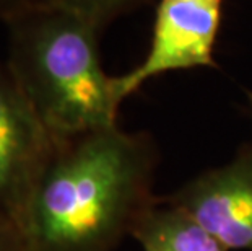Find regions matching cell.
Listing matches in <instances>:
<instances>
[{
  "label": "cell",
  "mask_w": 252,
  "mask_h": 251,
  "mask_svg": "<svg viewBox=\"0 0 252 251\" xmlns=\"http://www.w3.org/2000/svg\"><path fill=\"white\" fill-rule=\"evenodd\" d=\"M157 0H31L30 5L59 7L80 15L104 31L117 18L137 12Z\"/></svg>",
  "instance_id": "52a82bcc"
},
{
  "label": "cell",
  "mask_w": 252,
  "mask_h": 251,
  "mask_svg": "<svg viewBox=\"0 0 252 251\" xmlns=\"http://www.w3.org/2000/svg\"><path fill=\"white\" fill-rule=\"evenodd\" d=\"M223 5L224 0H157L147 56L132 71L117 75L124 100L163 73L217 67Z\"/></svg>",
  "instance_id": "3957f363"
},
{
  "label": "cell",
  "mask_w": 252,
  "mask_h": 251,
  "mask_svg": "<svg viewBox=\"0 0 252 251\" xmlns=\"http://www.w3.org/2000/svg\"><path fill=\"white\" fill-rule=\"evenodd\" d=\"M248 113H249L251 122H252V93L248 95Z\"/></svg>",
  "instance_id": "30bf717a"
},
{
  "label": "cell",
  "mask_w": 252,
  "mask_h": 251,
  "mask_svg": "<svg viewBox=\"0 0 252 251\" xmlns=\"http://www.w3.org/2000/svg\"><path fill=\"white\" fill-rule=\"evenodd\" d=\"M5 25L7 66L56 141L117 126L124 97L101 64L98 26L47 5H28Z\"/></svg>",
  "instance_id": "7a4b0ae2"
},
{
  "label": "cell",
  "mask_w": 252,
  "mask_h": 251,
  "mask_svg": "<svg viewBox=\"0 0 252 251\" xmlns=\"http://www.w3.org/2000/svg\"><path fill=\"white\" fill-rule=\"evenodd\" d=\"M189 212L228 251H252V145L208 170L168 199Z\"/></svg>",
  "instance_id": "5b68a950"
},
{
  "label": "cell",
  "mask_w": 252,
  "mask_h": 251,
  "mask_svg": "<svg viewBox=\"0 0 252 251\" xmlns=\"http://www.w3.org/2000/svg\"><path fill=\"white\" fill-rule=\"evenodd\" d=\"M31 0H0V21H7L20 10L28 7Z\"/></svg>",
  "instance_id": "9c48e42d"
},
{
  "label": "cell",
  "mask_w": 252,
  "mask_h": 251,
  "mask_svg": "<svg viewBox=\"0 0 252 251\" xmlns=\"http://www.w3.org/2000/svg\"><path fill=\"white\" fill-rule=\"evenodd\" d=\"M54 147L56 139L0 61V214L18 228Z\"/></svg>",
  "instance_id": "277c9868"
},
{
  "label": "cell",
  "mask_w": 252,
  "mask_h": 251,
  "mask_svg": "<svg viewBox=\"0 0 252 251\" xmlns=\"http://www.w3.org/2000/svg\"><path fill=\"white\" fill-rule=\"evenodd\" d=\"M0 251H26L20 228L0 214Z\"/></svg>",
  "instance_id": "ba28073f"
},
{
  "label": "cell",
  "mask_w": 252,
  "mask_h": 251,
  "mask_svg": "<svg viewBox=\"0 0 252 251\" xmlns=\"http://www.w3.org/2000/svg\"><path fill=\"white\" fill-rule=\"evenodd\" d=\"M155 143L119 126L56 141L26 206V251H112L152 196Z\"/></svg>",
  "instance_id": "6da1fadb"
},
{
  "label": "cell",
  "mask_w": 252,
  "mask_h": 251,
  "mask_svg": "<svg viewBox=\"0 0 252 251\" xmlns=\"http://www.w3.org/2000/svg\"><path fill=\"white\" fill-rule=\"evenodd\" d=\"M130 235L143 251H228L189 212L168 199H155Z\"/></svg>",
  "instance_id": "8992f818"
}]
</instances>
